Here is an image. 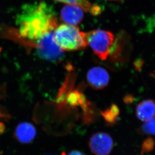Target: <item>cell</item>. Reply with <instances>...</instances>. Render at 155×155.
I'll list each match as a JSON object with an SVG mask.
<instances>
[{"label": "cell", "instance_id": "cell-1", "mask_svg": "<svg viewBox=\"0 0 155 155\" xmlns=\"http://www.w3.org/2000/svg\"><path fill=\"white\" fill-rule=\"evenodd\" d=\"M16 21L19 27L16 35L33 41L54 31L58 26L54 9L44 2L24 5Z\"/></svg>", "mask_w": 155, "mask_h": 155}, {"label": "cell", "instance_id": "cell-2", "mask_svg": "<svg viewBox=\"0 0 155 155\" xmlns=\"http://www.w3.org/2000/svg\"><path fill=\"white\" fill-rule=\"evenodd\" d=\"M54 38L63 51H75L83 49L87 45L85 33L75 25L63 24L54 30Z\"/></svg>", "mask_w": 155, "mask_h": 155}, {"label": "cell", "instance_id": "cell-3", "mask_svg": "<svg viewBox=\"0 0 155 155\" xmlns=\"http://www.w3.org/2000/svg\"><path fill=\"white\" fill-rule=\"evenodd\" d=\"M87 45L101 60L108 58L114 45V36L111 32L96 29L85 33Z\"/></svg>", "mask_w": 155, "mask_h": 155}, {"label": "cell", "instance_id": "cell-4", "mask_svg": "<svg viewBox=\"0 0 155 155\" xmlns=\"http://www.w3.org/2000/svg\"><path fill=\"white\" fill-rule=\"evenodd\" d=\"M54 32L35 41V45L40 58L49 61H58L63 58V51L54 40Z\"/></svg>", "mask_w": 155, "mask_h": 155}, {"label": "cell", "instance_id": "cell-5", "mask_svg": "<svg viewBox=\"0 0 155 155\" xmlns=\"http://www.w3.org/2000/svg\"><path fill=\"white\" fill-rule=\"evenodd\" d=\"M89 147L95 155H109L114 148V141L106 133H96L90 140Z\"/></svg>", "mask_w": 155, "mask_h": 155}, {"label": "cell", "instance_id": "cell-6", "mask_svg": "<svg viewBox=\"0 0 155 155\" xmlns=\"http://www.w3.org/2000/svg\"><path fill=\"white\" fill-rule=\"evenodd\" d=\"M109 74L103 68L95 67L90 69L87 75L88 84L95 90H101L109 84Z\"/></svg>", "mask_w": 155, "mask_h": 155}, {"label": "cell", "instance_id": "cell-7", "mask_svg": "<svg viewBox=\"0 0 155 155\" xmlns=\"http://www.w3.org/2000/svg\"><path fill=\"white\" fill-rule=\"evenodd\" d=\"M83 10L76 5H67L62 8L61 17L66 24L77 25L84 17Z\"/></svg>", "mask_w": 155, "mask_h": 155}, {"label": "cell", "instance_id": "cell-8", "mask_svg": "<svg viewBox=\"0 0 155 155\" xmlns=\"http://www.w3.org/2000/svg\"><path fill=\"white\" fill-rule=\"evenodd\" d=\"M36 129L32 124L28 122H22L17 125L15 130L17 140L22 143L31 142L36 136Z\"/></svg>", "mask_w": 155, "mask_h": 155}, {"label": "cell", "instance_id": "cell-9", "mask_svg": "<svg viewBox=\"0 0 155 155\" xmlns=\"http://www.w3.org/2000/svg\"><path fill=\"white\" fill-rule=\"evenodd\" d=\"M136 115L144 122L153 119L155 117V100L147 99L139 103L136 108Z\"/></svg>", "mask_w": 155, "mask_h": 155}, {"label": "cell", "instance_id": "cell-10", "mask_svg": "<svg viewBox=\"0 0 155 155\" xmlns=\"http://www.w3.org/2000/svg\"><path fill=\"white\" fill-rule=\"evenodd\" d=\"M119 108L115 104H112L105 110L101 112V115L106 122L109 125H114L117 121L119 117Z\"/></svg>", "mask_w": 155, "mask_h": 155}, {"label": "cell", "instance_id": "cell-11", "mask_svg": "<svg viewBox=\"0 0 155 155\" xmlns=\"http://www.w3.org/2000/svg\"><path fill=\"white\" fill-rule=\"evenodd\" d=\"M55 1L64 3L67 5H76L82 8L85 11L88 12L92 7L88 0H54Z\"/></svg>", "mask_w": 155, "mask_h": 155}, {"label": "cell", "instance_id": "cell-12", "mask_svg": "<svg viewBox=\"0 0 155 155\" xmlns=\"http://www.w3.org/2000/svg\"><path fill=\"white\" fill-rule=\"evenodd\" d=\"M154 140L152 137H148L142 143L140 155L151 152L154 149Z\"/></svg>", "mask_w": 155, "mask_h": 155}, {"label": "cell", "instance_id": "cell-13", "mask_svg": "<svg viewBox=\"0 0 155 155\" xmlns=\"http://www.w3.org/2000/svg\"><path fill=\"white\" fill-rule=\"evenodd\" d=\"M142 130L146 134L155 135V117L143 124Z\"/></svg>", "mask_w": 155, "mask_h": 155}, {"label": "cell", "instance_id": "cell-14", "mask_svg": "<svg viewBox=\"0 0 155 155\" xmlns=\"http://www.w3.org/2000/svg\"><path fill=\"white\" fill-rule=\"evenodd\" d=\"M81 95L78 92H73L69 95L68 98V102L69 104L75 106L80 103L81 100H82L81 98Z\"/></svg>", "mask_w": 155, "mask_h": 155}, {"label": "cell", "instance_id": "cell-15", "mask_svg": "<svg viewBox=\"0 0 155 155\" xmlns=\"http://www.w3.org/2000/svg\"><path fill=\"white\" fill-rule=\"evenodd\" d=\"M5 130V126L3 122H0V134L4 133Z\"/></svg>", "mask_w": 155, "mask_h": 155}, {"label": "cell", "instance_id": "cell-16", "mask_svg": "<svg viewBox=\"0 0 155 155\" xmlns=\"http://www.w3.org/2000/svg\"><path fill=\"white\" fill-rule=\"evenodd\" d=\"M68 155H85L83 154L82 153L78 151H72Z\"/></svg>", "mask_w": 155, "mask_h": 155}, {"label": "cell", "instance_id": "cell-17", "mask_svg": "<svg viewBox=\"0 0 155 155\" xmlns=\"http://www.w3.org/2000/svg\"><path fill=\"white\" fill-rule=\"evenodd\" d=\"M5 115L3 114L2 113L1 111V110H0V118L1 117H5Z\"/></svg>", "mask_w": 155, "mask_h": 155}, {"label": "cell", "instance_id": "cell-18", "mask_svg": "<svg viewBox=\"0 0 155 155\" xmlns=\"http://www.w3.org/2000/svg\"><path fill=\"white\" fill-rule=\"evenodd\" d=\"M110 1H120L122 0H110Z\"/></svg>", "mask_w": 155, "mask_h": 155}, {"label": "cell", "instance_id": "cell-19", "mask_svg": "<svg viewBox=\"0 0 155 155\" xmlns=\"http://www.w3.org/2000/svg\"><path fill=\"white\" fill-rule=\"evenodd\" d=\"M2 51V48H0V52H1V51Z\"/></svg>", "mask_w": 155, "mask_h": 155}]
</instances>
